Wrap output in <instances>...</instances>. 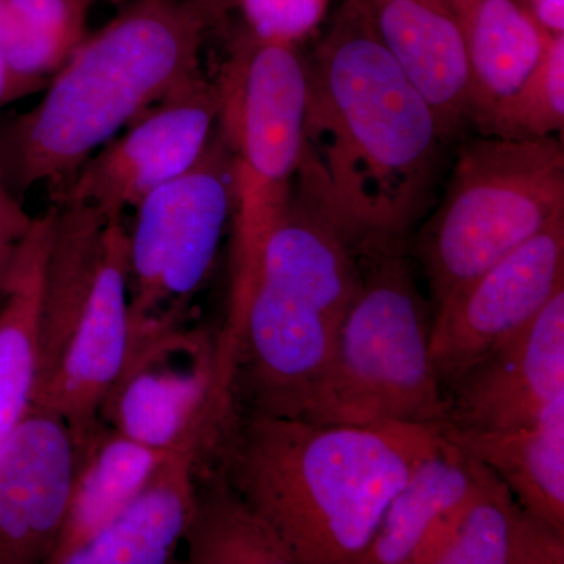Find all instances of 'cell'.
Wrapping results in <instances>:
<instances>
[{
  "label": "cell",
  "instance_id": "obj_1",
  "mask_svg": "<svg viewBox=\"0 0 564 564\" xmlns=\"http://www.w3.org/2000/svg\"><path fill=\"white\" fill-rule=\"evenodd\" d=\"M307 58L295 187L352 251L410 242L433 210L447 144L436 113L378 39L359 0H344Z\"/></svg>",
  "mask_w": 564,
  "mask_h": 564
},
{
  "label": "cell",
  "instance_id": "obj_2",
  "mask_svg": "<svg viewBox=\"0 0 564 564\" xmlns=\"http://www.w3.org/2000/svg\"><path fill=\"white\" fill-rule=\"evenodd\" d=\"M444 440L443 423L340 425L234 408L210 455L293 564H361L389 503Z\"/></svg>",
  "mask_w": 564,
  "mask_h": 564
},
{
  "label": "cell",
  "instance_id": "obj_3",
  "mask_svg": "<svg viewBox=\"0 0 564 564\" xmlns=\"http://www.w3.org/2000/svg\"><path fill=\"white\" fill-rule=\"evenodd\" d=\"M79 47L31 109L0 124V174L21 198L65 191L96 151L202 70L209 14L185 0H126Z\"/></svg>",
  "mask_w": 564,
  "mask_h": 564
},
{
  "label": "cell",
  "instance_id": "obj_4",
  "mask_svg": "<svg viewBox=\"0 0 564 564\" xmlns=\"http://www.w3.org/2000/svg\"><path fill=\"white\" fill-rule=\"evenodd\" d=\"M359 285L355 251L293 185L263 240L242 310L217 344L234 406L303 419L328 372Z\"/></svg>",
  "mask_w": 564,
  "mask_h": 564
},
{
  "label": "cell",
  "instance_id": "obj_5",
  "mask_svg": "<svg viewBox=\"0 0 564 564\" xmlns=\"http://www.w3.org/2000/svg\"><path fill=\"white\" fill-rule=\"evenodd\" d=\"M55 207L31 406L57 414L79 448L128 356L129 229L88 204Z\"/></svg>",
  "mask_w": 564,
  "mask_h": 564
},
{
  "label": "cell",
  "instance_id": "obj_6",
  "mask_svg": "<svg viewBox=\"0 0 564 564\" xmlns=\"http://www.w3.org/2000/svg\"><path fill=\"white\" fill-rule=\"evenodd\" d=\"M356 258L358 296L304 421L443 423L445 397L430 352L434 310L408 243L370 245Z\"/></svg>",
  "mask_w": 564,
  "mask_h": 564
},
{
  "label": "cell",
  "instance_id": "obj_7",
  "mask_svg": "<svg viewBox=\"0 0 564 564\" xmlns=\"http://www.w3.org/2000/svg\"><path fill=\"white\" fill-rule=\"evenodd\" d=\"M564 215L558 137L466 140L436 209L408 242L433 310Z\"/></svg>",
  "mask_w": 564,
  "mask_h": 564
},
{
  "label": "cell",
  "instance_id": "obj_8",
  "mask_svg": "<svg viewBox=\"0 0 564 564\" xmlns=\"http://www.w3.org/2000/svg\"><path fill=\"white\" fill-rule=\"evenodd\" d=\"M232 151V318L258 272L263 240L291 199L303 154L307 58L296 44L237 41L217 79Z\"/></svg>",
  "mask_w": 564,
  "mask_h": 564
},
{
  "label": "cell",
  "instance_id": "obj_9",
  "mask_svg": "<svg viewBox=\"0 0 564 564\" xmlns=\"http://www.w3.org/2000/svg\"><path fill=\"white\" fill-rule=\"evenodd\" d=\"M232 151L217 124L191 170L135 207L129 229L131 337L181 328L232 220Z\"/></svg>",
  "mask_w": 564,
  "mask_h": 564
},
{
  "label": "cell",
  "instance_id": "obj_10",
  "mask_svg": "<svg viewBox=\"0 0 564 564\" xmlns=\"http://www.w3.org/2000/svg\"><path fill=\"white\" fill-rule=\"evenodd\" d=\"M231 391L217 345L184 326L129 339L128 356L101 408V421L137 443L203 462L231 417Z\"/></svg>",
  "mask_w": 564,
  "mask_h": 564
},
{
  "label": "cell",
  "instance_id": "obj_11",
  "mask_svg": "<svg viewBox=\"0 0 564 564\" xmlns=\"http://www.w3.org/2000/svg\"><path fill=\"white\" fill-rule=\"evenodd\" d=\"M220 107L217 80L198 70L96 151L55 203H84L106 217H124L195 165L217 128Z\"/></svg>",
  "mask_w": 564,
  "mask_h": 564
},
{
  "label": "cell",
  "instance_id": "obj_12",
  "mask_svg": "<svg viewBox=\"0 0 564 564\" xmlns=\"http://www.w3.org/2000/svg\"><path fill=\"white\" fill-rule=\"evenodd\" d=\"M564 289V215L434 311L432 352L447 388L486 352L524 328Z\"/></svg>",
  "mask_w": 564,
  "mask_h": 564
},
{
  "label": "cell",
  "instance_id": "obj_13",
  "mask_svg": "<svg viewBox=\"0 0 564 564\" xmlns=\"http://www.w3.org/2000/svg\"><path fill=\"white\" fill-rule=\"evenodd\" d=\"M444 397L443 429L459 433L533 425L564 403V289L452 381Z\"/></svg>",
  "mask_w": 564,
  "mask_h": 564
},
{
  "label": "cell",
  "instance_id": "obj_14",
  "mask_svg": "<svg viewBox=\"0 0 564 564\" xmlns=\"http://www.w3.org/2000/svg\"><path fill=\"white\" fill-rule=\"evenodd\" d=\"M76 464L66 423L43 408H29L0 447V564L50 562Z\"/></svg>",
  "mask_w": 564,
  "mask_h": 564
},
{
  "label": "cell",
  "instance_id": "obj_15",
  "mask_svg": "<svg viewBox=\"0 0 564 564\" xmlns=\"http://www.w3.org/2000/svg\"><path fill=\"white\" fill-rule=\"evenodd\" d=\"M386 50L429 101L445 140L473 128V79L444 0H359Z\"/></svg>",
  "mask_w": 564,
  "mask_h": 564
},
{
  "label": "cell",
  "instance_id": "obj_16",
  "mask_svg": "<svg viewBox=\"0 0 564 564\" xmlns=\"http://www.w3.org/2000/svg\"><path fill=\"white\" fill-rule=\"evenodd\" d=\"M564 530L538 518L492 474L425 534L410 564H563Z\"/></svg>",
  "mask_w": 564,
  "mask_h": 564
},
{
  "label": "cell",
  "instance_id": "obj_17",
  "mask_svg": "<svg viewBox=\"0 0 564 564\" xmlns=\"http://www.w3.org/2000/svg\"><path fill=\"white\" fill-rule=\"evenodd\" d=\"M195 455L170 454L120 514L63 564L172 563L196 496Z\"/></svg>",
  "mask_w": 564,
  "mask_h": 564
},
{
  "label": "cell",
  "instance_id": "obj_18",
  "mask_svg": "<svg viewBox=\"0 0 564 564\" xmlns=\"http://www.w3.org/2000/svg\"><path fill=\"white\" fill-rule=\"evenodd\" d=\"M57 207L33 217L0 291V447L31 408L44 274Z\"/></svg>",
  "mask_w": 564,
  "mask_h": 564
},
{
  "label": "cell",
  "instance_id": "obj_19",
  "mask_svg": "<svg viewBox=\"0 0 564 564\" xmlns=\"http://www.w3.org/2000/svg\"><path fill=\"white\" fill-rule=\"evenodd\" d=\"M462 33L473 79V128L521 84L551 41L524 0H444Z\"/></svg>",
  "mask_w": 564,
  "mask_h": 564
},
{
  "label": "cell",
  "instance_id": "obj_20",
  "mask_svg": "<svg viewBox=\"0 0 564 564\" xmlns=\"http://www.w3.org/2000/svg\"><path fill=\"white\" fill-rule=\"evenodd\" d=\"M101 423L77 448L76 474L57 547L47 564H63L121 513L169 456Z\"/></svg>",
  "mask_w": 564,
  "mask_h": 564
},
{
  "label": "cell",
  "instance_id": "obj_21",
  "mask_svg": "<svg viewBox=\"0 0 564 564\" xmlns=\"http://www.w3.org/2000/svg\"><path fill=\"white\" fill-rule=\"evenodd\" d=\"M492 474L484 463L444 440L389 503L361 564H410L430 529L473 499Z\"/></svg>",
  "mask_w": 564,
  "mask_h": 564
},
{
  "label": "cell",
  "instance_id": "obj_22",
  "mask_svg": "<svg viewBox=\"0 0 564 564\" xmlns=\"http://www.w3.org/2000/svg\"><path fill=\"white\" fill-rule=\"evenodd\" d=\"M443 434L489 467L527 510L564 530V403L521 429L492 433L443 429Z\"/></svg>",
  "mask_w": 564,
  "mask_h": 564
},
{
  "label": "cell",
  "instance_id": "obj_23",
  "mask_svg": "<svg viewBox=\"0 0 564 564\" xmlns=\"http://www.w3.org/2000/svg\"><path fill=\"white\" fill-rule=\"evenodd\" d=\"M95 0H0V58L14 101L41 91L88 35Z\"/></svg>",
  "mask_w": 564,
  "mask_h": 564
},
{
  "label": "cell",
  "instance_id": "obj_24",
  "mask_svg": "<svg viewBox=\"0 0 564 564\" xmlns=\"http://www.w3.org/2000/svg\"><path fill=\"white\" fill-rule=\"evenodd\" d=\"M192 564H293L269 522L220 469L196 481L195 505L185 532Z\"/></svg>",
  "mask_w": 564,
  "mask_h": 564
},
{
  "label": "cell",
  "instance_id": "obj_25",
  "mask_svg": "<svg viewBox=\"0 0 564 564\" xmlns=\"http://www.w3.org/2000/svg\"><path fill=\"white\" fill-rule=\"evenodd\" d=\"M564 128V33L552 36L540 61L507 98L497 104L481 135L538 140Z\"/></svg>",
  "mask_w": 564,
  "mask_h": 564
},
{
  "label": "cell",
  "instance_id": "obj_26",
  "mask_svg": "<svg viewBox=\"0 0 564 564\" xmlns=\"http://www.w3.org/2000/svg\"><path fill=\"white\" fill-rule=\"evenodd\" d=\"M329 0H236L245 33L267 43L296 44L317 29Z\"/></svg>",
  "mask_w": 564,
  "mask_h": 564
},
{
  "label": "cell",
  "instance_id": "obj_27",
  "mask_svg": "<svg viewBox=\"0 0 564 564\" xmlns=\"http://www.w3.org/2000/svg\"><path fill=\"white\" fill-rule=\"evenodd\" d=\"M33 217L22 207L21 198L10 191L0 174V291L18 245L31 228Z\"/></svg>",
  "mask_w": 564,
  "mask_h": 564
},
{
  "label": "cell",
  "instance_id": "obj_28",
  "mask_svg": "<svg viewBox=\"0 0 564 564\" xmlns=\"http://www.w3.org/2000/svg\"><path fill=\"white\" fill-rule=\"evenodd\" d=\"M527 9L534 21L551 35L564 33V2L563 0H524Z\"/></svg>",
  "mask_w": 564,
  "mask_h": 564
},
{
  "label": "cell",
  "instance_id": "obj_29",
  "mask_svg": "<svg viewBox=\"0 0 564 564\" xmlns=\"http://www.w3.org/2000/svg\"><path fill=\"white\" fill-rule=\"evenodd\" d=\"M185 2L199 7L204 13L209 14L215 25L220 24L232 10H236V0H185Z\"/></svg>",
  "mask_w": 564,
  "mask_h": 564
},
{
  "label": "cell",
  "instance_id": "obj_30",
  "mask_svg": "<svg viewBox=\"0 0 564 564\" xmlns=\"http://www.w3.org/2000/svg\"><path fill=\"white\" fill-rule=\"evenodd\" d=\"M10 102H14L13 91H11L9 74H7L2 58H0V107Z\"/></svg>",
  "mask_w": 564,
  "mask_h": 564
},
{
  "label": "cell",
  "instance_id": "obj_31",
  "mask_svg": "<svg viewBox=\"0 0 564 564\" xmlns=\"http://www.w3.org/2000/svg\"><path fill=\"white\" fill-rule=\"evenodd\" d=\"M107 2H111V3H122V2H126V0H107Z\"/></svg>",
  "mask_w": 564,
  "mask_h": 564
}]
</instances>
